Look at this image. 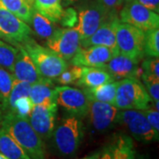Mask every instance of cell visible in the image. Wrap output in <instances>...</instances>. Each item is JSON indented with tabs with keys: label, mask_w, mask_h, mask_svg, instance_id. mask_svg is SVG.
<instances>
[{
	"label": "cell",
	"mask_w": 159,
	"mask_h": 159,
	"mask_svg": "<svg viewBox=\"0 0 159 159\" xmlns=\"http://www.w3.org/2000/svg\"><path fill=\"white\" fill-rule=\"evenodd\" d=\"M28 52L38 72L44 78L55 80L68 67L66 60L48 48L38 44L32 37L20 43Z\"/></svg>",
	"instance_id": "obj_3"
},
{
	"label": "cell",
	"mask_w": 159,
	"mask_h": 159,
	"mask_svg": "<svg viewBox=\"0 0 159 159\" xmlns=\"http://www.w3.org/2000/svg\"><path fill=\"white\" fill-rule=\"evenodd\" d=\"M102 68L109 73L114 80L140 79L142 74V68L139 66V63L121 54L112 57Z\"/></svg>",
	"instance_id": "obj_17"
},
{
	"label": "cell",
	"mask_w": 159,
	"mask_h": 159,
	"mask_svg": "<svg viewBox=\"0 0 159 159\" xmlns=\"http://www.w3.org/2000/svg\"><path fill=\"white\" fill-rule=\"evenodd\" d=\"M78 10V22L74 27L77 29L80 42L89 38L111 15L99 0H89L80 4Z\"/></svg>",
	"instance_id": "obj_5"
},
{
	"label": "cell",
	"mask_w": 159,
	"mask_h": 159,
	"mask_svg": "<svg viewBox=\"0 0 159 159\" xmlns=\"http://www.w3.org/2000/svg\"><path fill=\"white\" fill-rule=\"evenodd\" d=\"M15 46L18 48V53L11 71L13 77L18 80L29 82L31 85L47 79L38 72L28 52L22 46L20 43Z\"/></svg>",
	"instance_id": "obj_16"
},
{
	"label": "cell",
	"mask_w": 159,
	"mask_h": 159,
	"mask_svg": "<svg viewBox=\"0 0 159 159\" xmlns=\"http://www.w3.org/2000/svg\"><path fill=\"white\" fill-rule=\"evenodd\" d=\"M83 137L82 119L68 114L55 125L51 139L56 151L60 156L72 157L80 148Z\"/></svg>",
	"instance_id": "obj_2"
},
{
	"label": "cell",
	"mask_w": 159,
	"mask_h": 159,
	"mask_svg": "<svg viewBox=\"0 0 159 159\" xmlns=\"http://www.w3.org/2000/svg\"><path fill=\"white\" fill-rule=\"evenodd\" d=\"M119 20L118 14L111 15L94 34L80 42V46L83 48L89 46H104L119 54L116 42V25Z\"/></svg>",
	"instance_id": "obj_15"
},
{
	"label": "cell",
	"mask_w": 159,
	"mask_h": 159,
	"mask_svg": "<svg viewBox=\"0 0 159 159\" xmlns=\"http://www.w3.org/2000/svg\"><path fill=\"white\" fill-rule=\"evenodd\" d=\"M145 76H153L159 78L158 57H148L144 59L142 64V74Z\"/></svg>",
	"instance_id": "obj_32"
},
{
	"label": "cell",
	"mask_w": 159,
	"mask_h": 159,
	"mask_svg": "<svg viewBox=\"0 0 159 159\" xmlns=\"http://www.w3.org/2000/svg\"><path fill=\"white\" fill-rule=\"evenodd\" d=\"M117 86L118 81H111L97 88H84L82 91L89 98V100L107 102L114 105Z\"/></svg>",
	"instance_id": "obj_20"
},
{
	"label": "cell",
	"mask_w": 159,
	"mask_h": 159,
	"mask_svg": "<svg viewBox=\"0 0 159 159\" xmlns=\"http://www.w3.org/2000/svg\"><path fill=\"white\" fill-rule=\"evenodd\" d=\"M58 21L65 28H74L78 22L77 10L72 7H68L66 10H63Z\"/></svg>",
	"instance_id": "obj_33"
},
{
	"label": "cell",
	"mask_w": 159,
	"mask_h": 159,
	"mask_svg": "<svg viewBox=\"0 0 159 159\" xmlns=\"http://www.w3.org/2000/svg\"><path fill=\"white\" fill-rule=\"evenodd\" d=\"M113 80L110 74L102 67H81V74L76 85L83 88H97Z\"/></svg>",
	"instance_id": "obj_18"
},
{
	"label": "cell",
	"mask_w": 159,
	"mask_h": 159,
	"mask_svg": "<svg viewBox=\"0 0 159 159\" xmlns=\"http://www.w3.org/2000/svg\"><path fill=\"white\" fill-rule=\"evenodd\" d=\"M1 3L12 13L16 14L20 6L25 3H29L34 6V0H0Z\"/></svg>",
	"instance_id": "obj_36"
},
{
	"label": "cell",
	"mask_w": 159,
	"mask_h": 159,
	"mask_svg": "<svg viewBox=\"0 0 159 159\" xmlns=\"http://www.w3.org/2000/svg\"><path fill=\"white\" fill-rule=\"evenodd\" d=\"M18 48L0 40V66L11 73L13 63L17 56Z\"/></svg>",
	"instance_id": "obj_26"
},
{
	"label": "cell",
	"mask_w": 159,
	"mask_h": 159,
	"mask_svg": "<svg viewBox=\"0 0 159 159\" xmlns=\"http://www.w3.org/2000/svg\"><path fill=\"white\" fill-rule=\"evenodd\" d=\"M0 159H9L8 157H6V156H4L2 153H0Z\"/></svg>",
	"instance_id": "obj_45"
},
{
	"label": "cell",
	"mask_w": 159,
	"mask_h": 159,
	"mask_svg": "<svg viewBox=\"0 0 159 159\" xmlns=\"http://www.w3.org/2000/svg\"><path fill=\"white\" fill-rule=\"evenodd\" d=\"M145 115L146 119H148V123L152 126L154 130L157 133H159V111L149 107L148 109L142 111Z\"/></svg>",
	"instance_id": "obj_35"
},
{
	"label": "cell",
	"mask_w": 159,
	"mask_h": 159,
	"mask_svg": "<svg viewBox=\"0 0 159 159\" xmlns=\"http://www.w3.org/2000/svg\"><path fill=\"white\" fill-rule=\"evenodd\" d=\"M1 128L7 132L30 159H47L44 142L33 129L29 119L11 112L4 115Z\"/></svg>",
	"instance_id": "obj_1"
},
{
	"label": "cell",
	"mask_w": 159,
	"mask_h": 159,
	"mask_svg": "<svg viewBox=\"0 0 159 159\" xmlns=\"http://www.w3.org/2000/svg\"><path fill=\"white\" fill-rule=\"evenodd\" d=\"M56 102L68 114L83 119L87 117L89 108V100L84 92L69 86L55 87Z\"/></svg>",
	"instance_id": "obj_12"
},
{
	"label": "cell",
	"mask_w": 159,
	"mask_h": 159,
	"mask_svg": "<svg viewBox=\"0 0 159 159\" xmlns=\"http://www.w3.org/2000/svg\"><path fill=\"white\" fill-rule=\"evenodd\" d=\"M134 159H149L148 156L146 155H142V154H138V155H135V157Z\"/></svg>",
	"instance_id": "obj_42"
},
{
	"label": "cell",
	"mask_w": 159,
	"mask_h": 159,
	"mask_svg": "<svg viewBox=\"0 0 159 159\" xmlns=\"http://www.w3.org/2000/svg\"><path fill=\"white\" fill-rule=\"evenodd\" d=\"M31 25L34 28L35 34L43 39H48L56 29L54 22L43 16L36 11H34Z\"/></svg>",
	"instance_id": "obj_24"
},
{
	"label": "cell",
	"mask_w": 159,
	"mask_h": 159,
	"mask_svg": "<svg viewBox=\"0 0 159 159\" xmlns=\"http://www.w3.org/2000/svg\"><path fill=\"white\" fill-rule=\"evenodd\" d=\"M116 124L124 126L135 140L142 142H157L159 133H157L148 123L142 111L119 110Z\"/></svg>",
	"instance_id": "obj_7"
},
{
	"label": "cell",
	"mask_w": 159,
	"mask_h": 159,
	"mask_svg": "<svg viewBox=\"0 0 159 159\" xmlns=\"http://www.w3.org/2000/svg\"><path fill=\"white\" fill-rule=\"evenodd\" d=\"M110 13L118 14L119 10L118 0H99Z\"/></svg>",
	"instance_id": "obj_37"
},
{
	"label": "cell",
	"mask_w": 159,
	"mask_h": 159,
	"mask_svg": "<svg viewBox=\"0 0 159 159\" xmlns=\"http://www.w3.org/2000/svg\"><path fill=\"white\" fill-rule=\"evenodd\" d=\"M112 146V159H134L135 149L134 141L130 136L119 134L116 137Z\"/></svg>",
	"instance_id": "obj_22"
},
{
	"label": "cell",
	"mask_w": 159,
	"mask_h": 159,
	"mask_svg": "<svg viewBox=\"0 0 159 159\" xmlns=\"http://www.w3.org/2000/svg\"><path fill=\"white\" fill-rule=\"evenodd\" d=\"M116 42L119 54L140 63L144 57V32L119 20L116 25Z\"/></svg>",
	"instance_id": "obj_6"
},
{
	"label": "cell",
	"mask_w": 159,
	"mask_h": 159,
	"mask_svg": "<svg viewBox=\"0 0 159 159\" xmlns=\"http://www.w3.org/2000/svg\"><path fill=\"white\" fill-rule=\"evenodd\" d=\"M119 54L104 46L81 47L71 59V64L80 67H102Z\"/></svg>",
	"instance_id": "obj_14"
},
{
	"label": "cell",
	"mask_w": 159,
	"mask_h": 159,
	"mask_svg": "<svg viewBox=\"0 0 159 159\" xmlns=\"http://www.w3.org/2000/svg\"><path fill=\"white\" fill-rule=\"evenodd\" d=\"M32 30L27 23L22 21L10 11L0 1V36L14 46L22 43L31 37Z\"/></svg>",
	"instance_id": "obj_11"
},
{
	"label": "cell",
	"mask_w": 159,
	"mask_h": 159,
	"mask_svg": "<svg viewBox=\"0 0 159 159\" xmlns=\"http://www.w3.org/2000/svg\"><path fill=\"white\" fill-rule=\"evenodd\" d=\"M30 89H31V84H29V82L18 80L14 78L13 85L11 88V93L8 98V102H7V112H8L9 108L11 106V104L15 102L18 98H20L22 97H29Z\"/></svg>",
	"instance_id": "obj_28"
},
{
	"label": "cell",
	"mask_w": 159,
	"mask_h": 159,
	"mask_svg": "<svg viewBox=\"0 0 159 159\" xmlns=\"http://www.w3.org/2000/svg\"><path fill=\"white\" fill-rule=\"evenodd\" d=\"M34 11H35L34 6L30 5L29 3H25L20 6V8L19 9V11H17V13L15 15L25 23L31 25L32 17H33Z\"/></svg>",
	"instance_id": "obj_34"
},
{
	"label": "cell",
	"mask_w": 159,
	"mask_h": 159,
	"mask_svg": "<svg viewBox=\"0 0 159 159\" xmlns=\"http://www.w3.org/2000/svg\"><path fill=\"white\" fill-rule=\"evenodd\" d=\"M57 102H46L34 105L29 121L40 138L44 142L51 138L56 125L57 114Z\"/></svg>",
	"instance_id": "obj_10"
},
{
	"label": "cell",
	"mask_w": 159,
	"mask_h": 159,
	"mask_svg": "<svg viewBox=\"0 0 159 159\" xmlns=\"http://www.w3.org/2000/svg\"><path fill=\"white\" fill-rule=\"evenodd\" d=\"M141 79L143 81L145 89L151 100L154 102H159V78L141 75Z\"/></svg>",
	"instance_id": "obj_31"
},
{
	"label": "cell",
	"mask_w": 159,
	"mask_h": 159,
	"mask_svg": "<svg viewBox=\"0 0 159 159\" xmlns=\"http://www.w3.org/2000/svg\"><path fill=\"white\" fill-rule=\"evenodd\" d=\"M81 74V67L78 66L72 65L70 67H67L59 76L55 79L56 82L62 86H66L69 84H76L79 80Z\"/></svg>",
	"instance_id": "obj_30"
},
{
	"label": "cell",
	"mask_w": 159,
	"mask_h": 159,
	"mask_svg": "<svg viewBox=\"0 0 159 159\" xmlns=\"http://www.w3.org/2000/svg\"><path fill=\"white\" fill-rule=\"evenodd\" d=\"M0 39H1V36H0Z\"/></svg>",
	"instance_id": "obj_46"
},
{
	"label": "cell",
	"mask_w": 159,
	"mask_h": 159,
	"mask_svg": "<svg viewBox=\"0 0 159 159\" xmlns=\"http://www.w3.org/2000/svg\"><path fill=\"white\" fill-rule=\"evenodd\" d=\"M29 98L34 105L46 102H56L55 87L51 80L44 79L31 85Z\"/></svg>",
	"instance_id": "obj_19"
},
{
	"label": "cell",
	"mask_w": 159,
	"mask_h": 159,
	"mask_svg": "<svg viewBox=\"0 0 159 159\" xmlns=\"http://www.w3.org/2000/svg\"><path fill=\"white\" fill-rule=\"evenodd\" d=\"M119 109L107 102L89 100L88 115L92 127L98 133H103L112 128L116 124Z\"/></svg>",
	"instance_id": "obj_13"
},
{
	"label": "cell",
	"mask_w": 159,
	"mask_h": 159,
	"mask_svg": "<svg viewBox=\"0 0 159 159\" xmlns=\"http://www.w3.org/2000/svg\"><path fill=\"white\" fill-rule=\"evenodd\" d=\"M14 77L7 70L0 66V101L5 114L7 112V102L13 85Z\"/></svg>",
	"instance_id": "obj_25"
},
{
	"label": "cell",
	"mask_w": 159,
	"mask_h": 159,
	"mask_svg": "<svg viewBox=\"0 0 159 159\" xmlns=\"http://www.w3.org/2000/svg\"><path fill=\"white\" fill-rule=\"evenodd\" d=\"M4 115H5V112H4L3 106H2V103H1V101H0V123H1V120L3 119Z\"/></svg>",
	"instance_id": "obj_43"
},
{
	"label": "cell",
	"mask_w": 159,
	"mask_h": 159,
	"mask_svg": "<svg viewBox=\"0 0 159 159\" xmlns=\"http://www.w3.org/2000/svg\"><path fill=\"white\" fill-rule=\"evenodd\" d=\"M119 20L127 23L143 32L159 28L158 13L139 4L136 0H128L119 11Z\"/></svg>",
	"instance_id": "obj_8"
},
{
	"label": "cell",
	"mask_w": 159,
	"mask_h": 159,
	"mask_svg": "<svg viewBox=\"0 0 159 159\" xmlns=\"http://www.w3.org/2000/svg\"><path fill=\"white\" fill-rule=\"evenodd\" d=\"M100 153H101V150L96 151V152H94V153L90 154V155H89V156H86L80 159H97L99 157V156H100Z\"/></svg>",
	"instance_id": "obj_41"
},
{
	"label": "cell",
	"mask_w": 159,
	"mask_h": 159,
	"mask_svg": "<svg viewBox=\"0 0 159 159\" xmlns=\"http://www.w3.org/2000/svg\"><path fill=\"white\" fill-rule=\"evenodd\" d=\"M46 47L64 60H71L80 48L79 33L75 28L56 29L47 39Z\"/></svg>",
	"instance_id": "obj_9"
},
{
	"label": "cell",
	"mask_w": 159,
	"mask_h": 159,
	"mask_svg": "<svg viewBox=\"0 0 159 159\" xmlns=\"http://www.w3.org/2000/svg\"><path fill=\"white\" fill-rule=\"evenodd\" d=\"M87 1H89V0H64L63 4H64V6H71V5L78 6V5H80V4H82V3L87 2Z\"/></svg>",
	"instance_id": "obj_40"
},
{
	"label": "cell",
	"mask_w": 159,
	"mask_h": 159,
	"mask_svg": "<svg viewBox=\"0 0 159 159\" xmlns=\"http://www.w3.org/2000/svg\"><path fill=\"white\" fill-rule=\"evenodd\" d=\"M97 159H112V146L109 145L102 148Z\"/></svg>",
	"instance_id": "obj_39"
},
{
	"label": "cell",
	"mask_w": 159,
	"mask_h": 159,
	"mask_svg": "<svg viewBox=\"0 0 159 159\" xmlns=\"http://www.w3.org/2000/svg\"><path fill=\"white\" fill-rule=\"evenodd\" d=\"M144 55L149 57L159 56V29H154L144 32Z\"/></svg>",
	"instance_id": "obj_27"
},
{
	"label": "cell",
	"mask_w": 159,
	"mask_h": 159,
	"mask_svg": "<svg viewBox=\"0 0 159 159\" xmlns=\"http://www.w3.org/2000/svg\"><path fill=\"white\" fill-rule=\"evenodd\" d=\"M34 9L52 22H58L63 12L62 0H34Z\"/></svg>",
	"instance_id": "obj_23"
},
{
	"label": "cell",
	"mask_w": 159,
	"mask_h": 159,
	"mask_svg": "<svg viewBox=\"0 0 159 159\" xmlns=\"http://www.w3.org/2000/svg\"><path fill=\"white\" fill-rule=\"evenodd\" d=\"M33 107H34V104L30 100L29 97H22L20 98H18L17 100L11 104V106L8 110V112H11L17 116L29 119V115L31 113Z\"/></svg>",
	"instance_id": "obj_29"
},
{
	"label": "cell",
	"mask_w": 159,
	"mask_h": 159,
	"mask_svg": "<svg viewBox=\"0 0 159 159\" xmlns=\"http://www.w3.org/2000/svg\"><path fill=\"white\" fill-rule=\"evenodd\" d=\"M114 105L119 110L143 111L151 106V98L140 80L126 78L118 81Z\"/></svg>",
	"instance_id": "obj_4"
},
{
	"label": "cell",
	"mask_w": 159,
	"mask_h": 159,
	"mask_svg": "<svg viewBox=\"0 0 159 159\" xmlns=\"http://www.w3.org/2000/svg\"><path fill=\"white\" fill-rule=\"evenodd\" d=\"M136 1L149 10L157 13L159 12V0H136Z\"/></svg>",
	"instance_id": "obj_38"
},
{
	"label": "cell",
	"mask_w": 159,
	"mask_h": 159,
	"mask_svg": "<svg viewBox=\"0 0 159 159\" xmlns=\"http://www.w3.org/2000/svg\"><path fill=\"white\" fill-rule=\"evenodd\" d=\"M0 153L9 159H30L15 140L2 128H0Z\"/></svg>",
	"instance_id": "obj_21"
},
{
	"label": "cell",
	"mask_w": 159,
	"mask_h": 159,
	"mask_svg": "<svg viewBox=\"0 0 159 159\" xmlns=\"http://www.w3.org/2000/svg\"><path fill=\"white\" fill-rule=\"evenodd\" d=\"M126 1H128V0H118V3H119V9H120V7L123 6V5L125 4Z\"/></svg>",
	"instance_id": "obj_44"
}]
</instances>
